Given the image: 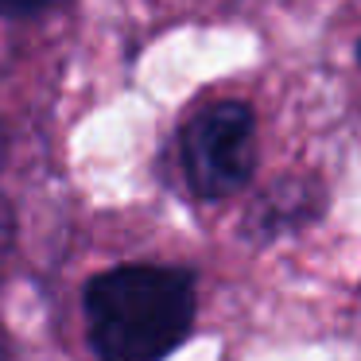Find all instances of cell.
<instances>
[{"instance_id": "6da1fadb", "label": "cell", "mask_w": 361, "mask_h": 361, "mask_svg": "<svg viewBox=\"0 0 361 361\" xmlns=\"http://www.w3.org/2000/svg\"><path fill=\"white\" fill-rule=\"evenodd\" d=\"M86 338L97 361H167L198 319V276L183 264H117L82 291Z\"/></svg>"}, {"instance_id": "7a4b0ae2", "label": "cell", "mask_w": 361, "mask_h": 361, "mask_svg": "<svg viewBox=\"0 0 361 361\" xmlns=\"http://www.w3.org/2000/svg\"><path fill=\"white\" fill-rule=\"evenodd\" d=\"M179 171L190 198L221 206L237 198L257 175V113L241 97L206 102L179 125Z\"/></svg>"}, {"instance_id": "3957f363", "label": "cell", "mask_w": 361, "mask_h": 361, "mask_svg": "<svg viewBox=\"0 0 361 361\" xmlns=\"http://www.w3.org/2000/svg\"><path fill=\"white\" fill-rule=\"evenodd\" d=\"M326 187L311 175H280L268 190H260L241 218V237L252 245H276L291 233H303L326 214Z\"/></svg>"}, {"instance_id": "277c9868", "label": "cell", "mask_w": 361, "mask_h": 361, "mask_svg": "<svg viewBox=\"0 0 361 361\" xmlns=\"http://www.w3.org/2000/svg\"><path fill=\"white\" fill-rule=\"evenodd\" d=\"M63 0H0V16H39L47 8H59Z\"/></svg>"}, {"instance_id": "5b68a950", "label": "cell", "mask_w": 361, "mask_h": 361, "mask_svg": "<svg viewBox=\"0 0 361 361\" xmlns=\"http://www.w3.org/2000/svg\"><path fill=\"white\" fill-rule=\"evenodd\" d=\"M353 55H357V66H361V39H357V51H353Z\"/></svg>"}]
</instances>
